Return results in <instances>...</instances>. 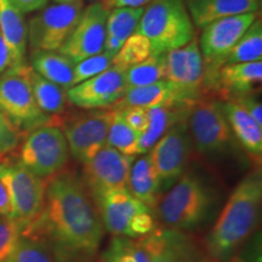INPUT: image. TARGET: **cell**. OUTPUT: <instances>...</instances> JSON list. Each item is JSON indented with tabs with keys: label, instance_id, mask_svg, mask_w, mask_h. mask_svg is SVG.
Listing matches in <instances>:
<instances>
[{
	"label": "cell",
	"instance_id": "obj_35",
	"mask_svg": "<svg viewBox=\"0 0 262 262\" xmlns=\"http://www.w3.org/2000/svg\"><path fill=\"white\" fill-rule=\"evenodd\" d=\"M113 57L112 55L102 51L100 54L77 62L74 66L73 86L108 70L112 66Z\"/></svg>",
	"mask_w": 262,
	"mask_h": 262
},
{
	"label": "cell",
	"instance_id": "obj_46",
	"mask_svg": "<svg viewBox=\"0 0 262 262\" xmlns=\"http://www.w3.org/2000/svg\"><path fill=\"white\" fill-rule=\"evenodd\" d=\"M201 262H219V261H216V260H212V258H211L210 261H209V260H204V258H203V260H202Z\"/></svg>",
	"mask_w": 262,
	"mask_h": 262
},
{
	"label": "cell",
	"instance_id": "obj_15",
	"mask_svg": "<svg viewBox=\"0 0 262 262\" xmlns=\"http://www.w3.org/2000/svg\"><path fill=\"white\" fill-rule=\"evenodd\" d=\"M108 15L110 9L102 3H94L84 9L77 27L57 51L74 63L102 52Z\"/></svg>",
	"mask_w": 262,
	"mask_h": 262
},
{
	"label": "cell",
	"instance_id": "obj_39",
	"mask_svg": "<svg viewBox=\"0 0 262 262\" xmlns=\"http://www.w3.org/2000/svg\"><path fill=\"white\" fill-rule=\"evenodd\" d=\"M239 106L247 112L257 124H260L262 126V104L260 101L257 100V97L253 94L243 95V96H239L234 98Z\"/></svg>",
	"mask_w": 262,
	"mask_h": 262
},
{
	"label": "cell",
	"instance_id": "obj_5",
	"mask_svg": "<svg viewBox=\"0 0 262 262\" xmlns=\"http://www.w3.org/2000/svg\"><path fill=\"white\" fill-rule=\"evenodd\" d=\"M103 228L114 235L142 238L156 229L148 206L124 188H113L93 196Z\"/></svg>",
	"mask_w": 262,
	"mask_h": 262
},
{
	"label": "cell",
	"instance_id": "obj_8",
	"mask_svg": "<svg viewBox=\"0 0 262 262\" xmlns=\"http://www.w3.org/2000/svg\"><path fill=\"white\" fill-rule=\"evenodd\" d=\"M63 131L55 125H41L32 130L19 150V163L40 179L60 172L70 159Z\"/></svg>",
	"mask_w": 262,
	"mask_h": 262
},
{
	"label": "cell",
	"instance_id": "obj_2",
	"mask_svg": "<svg viewBox=\"0 0 262 262\" xmlns=\"http://www.w3.org/2000/svg\"><path fill=\"white\" fill-rule=\"evenodd\" d=\"M262 201V180L254 171L242 180L229 195L206 239V253L219 262L231 258L256 228Z\"/></svg>",
	"mask_w": 262,
	"mask_h": 262
},
{
	"label": "cell",
	"instance_id": "obj_45",
	"mask_svg": "<svg viewBox=\"0 0 262 262\" xmlns=\"http://www.w3.org/2000/svg\"><path fill=\"white\" fill-rule=\"evenodd\" d=\"M56 4H71V3L75 2H83V0H54Z\"/></svg>",
	"mask_w": 262,
	"mask_h": 262
},
{
	"label": "cell",
	"instance_id": "obj_20",
	"mask_svg": "<svg viewBox=\"0 0 262 262\" xmlns=\"http://www.w3.org/2000/svg\"><path fill=\"white\" fill-rule=\"evenodd\" d=\"M262 80V61L226 64L217 71L214 88L221 90L229 100L251 94Z\"/></svg>",
	"mask_w": 262,
	"mask_h": 262
},
{
	"label": "cell",
	"instance_id": "obj_4",
	"mask_svg": "<svg viewBox=\"0 0 262 262\" xmlns=\"http://www.w3.org/2000/svg\"><path fill=\"white\" fill-rule=\"evenodd\" d=\"M135 32L148 39L152 54L182 48L194 39V27L183 0H152Z\"/></svg>",
	"mask_w": 262,
	"mask_h": 262
},
{
	"label": "cell",
	"instance_id": "obj_1",
	"mask_svg": "<svg viewBox=\"0 0 262 262\" xmlns=\"http://www.w3.org/2000/svg\"><path fill=\"white\" fill-rule=\"evenodd\" d=\"M89 194L73 173L57 172L47 182L40 214L24 235L48 239L66 258L91 257L100 249L103 225Z\"/></svg>",
	"mask_w": 262,
	"mask_h": 262
},
{
	"label": "cell",
	"instance_id": "obj_25",
	"mask_svg": "<svg viewBox=\"0 0 262 262\" xmlns=\"http://www.w3.org/2000/svg\"><path fill=\"white\" fill-rule=\"evenodd\" d=\"M191 106H159L146 108L148 114V126L141 134L137 142V155L149 152L166 131H169L179 120L187 116Z\"/></svg>",
	"mask_w": 262,
	"mask_h": 262
},
{
	"label": "cell",
	"instance_id": "obj_17",
	"mask_svg": "<svg viewBox=\"0 0 262 262\" xmlns=\"http://www.w3.org/2000/svg\"><path fill=\"white\" fill-rule=\"evenodd\" d=\"M165 80H170L201 97L204 89V62L198 40L165 52Z\"/></svg>",
	"mask_w": 262,
	"mask_h": 262
},
{
	"label": "cell",
	"instance_id": "obj_7",
	"mask_svg": "<svg viewBox=\"0 0 262 262\" xmlns=\"http://www.w3.org/2000/svg\"><path fill=\"white\" fill-rule=\"evenodd\" d=\"M187 125L192 143L203 156L224 155L234 145L235 139L219 101L199 98L192 103Z\"/></svg>",
	"mask_w": 262,
	"mask_h": 262
},
{
	"label": "cell",
	"instance_id": "obj_31",
	"mask_svg": "<svg viewBox=\"0 0 262 262\" xmlns=\"http://www.w3.org/2000/svg\"><path fill=\"white\" fill-rule=\"evenodd\" d=\"M143 11H145L143 6H140V8H130V6L113 8L107 18V35L125 41L130 35L135 33Z\"/></svg>",
	"mask_w": 262,
	"mask_h": 262
},
{
	"label": "cell",
	"instance_id": "obj_24",
	"mask_svg": "<svg viewBox=\"0 0 262 262\" xmlns=\"http://www.w3.org/2000/svg\"><path fill=\"white\" fill-rule=\"evenodd\" d=\"M0 31L14 57L15 68L25 63L27 26L24 14L10 0H0Z\"/></svg>",
	"mask_w": 262,
	"mask_h": 262
},
{
	"label": "cell",
	"instance_id": "obj_29",
	"mask_svg": "<svg viewBox=\"0 0 262 262\" xmlns=\"http://www.w3.org/2000/svg\"><path fill=\"white\" fill-rule=\"evenodd\" d=\"M102 262H152L143 238L116 235L102 253Z\"/></svg>",
	"mask_w": 262,
	"mask_h": 262
},
{
	"label": "cell",
	"instance_id": "obj_22",
	"mask_svg": "<svg viewBox=\"0 0 262 262\" xmlns=\"http://www.w3.org/2000/svg\"><path fill=\"white\" fill-rule=\"evenodd\" d=\"M221 107L234 139L248 153L260 157L262 152V126L233 100L224 101L221 102Z\"/></svg>",
	"mask_w": 262,
	"mask_h": 262
},
{
	"label": "cell",
	"instance_id": "obj_40",
	"mask_svg": "<svg viewBox=\"0 0 262 262\" xmlns=\"http://www.w3.org/2000/svg\"><path fill=\"white\" fill-rule=\"evenodd\" d=\"M15 68V61L11 51L6 44L3 35L0 34V74Z\"/></svg>",
	"mask_w": 262,
	"mask_h": 262
},
{
	"label": "cell",
	"instance_id": "obj_38",
	"mask_svg": "<svg viewBox=\"0 0 262 262\" xmlns=\"http://www.w3.org/2000/svg\"><path fill=\"white\" fill-rule=\"evenodd\" d=\"M123 114L124 120L127 125L133 129L135 133L143 134L148 126V114L147 110L142 107H125L119 110Z\"/></svg>",
	"mask_w": 262,
	"mask_h": 262
},
{
	"label": "cell",
	"instance_id": "obj_9",
	"mask_svg": "<svg viewBox=\"0 0 262 262\" xmlns=\"http://www.w3.org/2000/svg\"><path fill=\"white\" fill-rule=\"evenodd\" d=\"M257 18V12L229 16L202 28L198 45L204 62V89L214 88L219 63Z\"/></svg>",
	"mask_w": 262,
	"mask_h": 262
},
{
	"label": "cell",
	"instance_id": "obj_34",
	"mask_svg": "<svg viewBox=\"0 0 262 262\" xmlns=\"http://www.w3.org/2000/svg\"><path fill=\"white\" fill-rule=\"evenodd\" d=\"M8 262H55L45 242L22 235Z\"/></svg>",
	"mask_w": 262,
	"mask_h": 262
},
{
	"label": "cell",
	"instance_id": "obj_12",
	"mask_svg": "<svg viewBox=\"0 0 262 262\" xmlns=\"http://www.w3.org/2000/svg\"><path fill=\"white\" fill-rule=\"evenodd\" d=\"M191 145L192 140L186 116L166 131L149 150L148 156L158 172L164 188L172 186L186 171Z\"/></svg>",
	"mask_w": 262,
	"mask_h": 262
},
{
	"label": "cell",
	"instance_id": "obj_16",
	"mask_svg": "<svg viewBox=\"0 0 262 262\" xmlns=\"http://www.w3.org/2000/svg\"><path fill=\"white\" fill-rule=\"evenodd\" d=\"M134 159L135 157L104 146L89 162L84 163V181L91 196L107 189L126 187Z\"/></svg>",
	"mask_w": 262,
	"mask_h": 262
},
{
	"label": "cell",
	"instance_id": "obj_30",
	"mask_svg": "<svg viewBox=\"0 0 262 262\" xmlns=\"http://www.w3.org/2000/svg\"><path fill=\"white\" fill-rule=\"evenodd\" d=\"M166 77L165 52L152 54L145 61L126 70L127 90L164 80Z\"/></svg>",
	"mask_w": 262,
	"mask_h": 262
},
{
	"label": "cell",
	"instance_id": "obj_44",
	"mask_svg": "<svg viewBox=\"0 0 262 262\" xmlns=\"http://www.w3.org/2000/svg\"><path fill=\"white\" fill-rule=\"evenodd\" d=\"M0 216L11 217V206H10L9 195L2 182H0Z\"/></svg>",
	"mask_w": 262,
	"mask_h": 262
},
{
	"label": "cell",
	"instance_id": "obj_10",
	"mask_svg": "<svg viewBox=\"0 0 262 262\" xmlns=\"http://www.w3.org/2000/svg\"><path fill=\"white\" fill-rule=\"evenodd\" d=\"M0 112L19 133H31L50 122L35 102L31 85L19 67L5 72L0 78Z\"/></svg>",
	"mask_w": 262,
	"mask_h": 262
},
{
	"label": "cell",
	"instance_id": "obj_27",
	"mask_svg": "<svg viewBox=\"0 0 262 262\" xmlns=\"http://www.w3.org/2000/svg\"><path fill=\"white\" fill-rule=\"evenodd\" d=\"M18 67L27 78L35 102L42 112L47 114L63 113L67 104V90L42 78L31 66L22 63Z\"/></svg>",
	"mask_w": 262,
	"mask_h": 262
},
{
	"label": "cell",
	"instance_id": "obj_43",
	"mask_svg": "<svg viewBox=\"0 0 262 262\" xmlns=\"http://www.w3.org/2000/svg\"><path fill=\"white\" fill-rule=\"evenodd\" d=\"M152 0H108L107 8H123V6H130V8H140Z\"/></svg>",
	"mask_w": 262,
	"mask_h": 262
},
{
	"label": "cell",
	"instance_id": "obj_3",
	"mask_svg": "<svg viewBox=\"0 0 262 262\" xmlns=\"http://www.w3.org/2000/svg\"><path fill=\"white\" fill-rule=\"evenodd\" d=\"M216 203V193L196 173L185 171L159 199L157 214L166 227L183 231L201 226Z\"/></svg>",
	"mask_w": 262,
	"mask_h": 262
},
{
	"label": "cell",
	"instance_id": "obj_21",
	"mask_svg": "<svg viewBox=\"0 0 262 262\" xmlns=\"http://www.w3.org/2000/svg\"><path fill=\"white\" fill-rule=\"evenodd\" d=\"M187 10L195 27L229 16L257 12L260 0H187Z\"/></svg>",
	"mask_w": 262,
	"mask_h": 262
},
{
	"label": "cell",
	"instance_id": "obj_41",
	"mask_svg": "<svg viewBox=\"0 0 262 262\" xmlns=\"http://www.w3.org/2000/svg\"><path fill=\"white\" fill-rule=\"evenodd\" d=\"M22 14L37 11L48 4V0H10Z\"/></svg>",
	"mask_w": 262,
	"mask_h": 262
},
{
	"label": "cell",
	"instance_id": "obj_14",
	"mask_svg": "<svg viewBox=\"0 0 262 262\" xmlns=\"http://www.w3.org/2000/svg\"><path fill=\"white\" fill-rule=\"evenodd\" d=\"M127 91L126 70L111 66L102 73L67 90V101L83 110L116 106Z\"/></svg>",
	"mask_w": 262,
	"mask_h": 262
},
{
	"label": "cell",
	"instance_id": "obj_13",
	"mask_svg": "<svg viewBox=\"0 0 262 262\" xmlns=\"http://www.w3.org/2000/svg\"><path fill=\"white\" fill-rule=\"evenodd\" d=\"M113 113V110H97L75 117L64 124L63 135L70 155L75 160L81 164L89 162L106 146Z\"/></svg>",
	"mask_w": 262,
	"mask_h": 262
},
{
	"label": "cell",
	"instance_id": "obj_26",
	"mask_svg": "<svg viewBox=\"0 0 262 262\" xmlns=\"http://www.w3.org/2000/svg\"><path fill=\"white\" fill-rule=\"evenodd\" d=\"M32 68L42 78L68 90L73 86L75 63L58 51H33Z\"/></svg>",
	"mask_w": 262,
	"mask_h": 262
},
{
	"label": "cell",
	"instance_id": "obj_28",
	"mask_svg": "<svg viewBox=\"0 0 262 262\" xmlns=\"http://www.w3.org/2000/svg\"><path fill=\"white\" fill-rule=\"evenodd\" d=\"M262 60V22L256 18L244 34L238 39L234 47L229 50L219 63V70L226 64L245 63Z\"/></svg>",
	"mask_w": 262,
	"mask_h": 262
},
{
	"label": "cell",
	"instance_id": "obj_32",
	"mask_svg": "<svg viewBox=\"0 0 262 262\" xmlns=\"http://www.w3.org/2000/svg\"><path fill=\"white\" fill-rule=\"evenodd\" d=\"M113 111V119L108 130L106 146L112 147L125 156H137V142L140 135L127 125L119 110Z\"/></svg>",
	"mask_w": 262,
	"mask_h": 262
},
{
	"label": "cell",
	"instance_id": "obj_42",
	"mask_svg": "<svg viewBox=\"0 0 262 262\" xmlns=\"http://www.w3.org/2000/svg\"><path fill=\"white\" fill-rule=\"evenodd\" d=\"M123 44H124L123 40H119V39L111 37V35H106V39H104V44H103V52H107V54L112 55V56H116L118 51L122 49Z\"/></svg>",
	"mask_w": 262,
	"mask_h": 262
},
{
	"label": "cell",
	"instance_id": "obj_18",
	"mask_svg": "<svg viewBox=\"0 0 262 262\" xmlns=\"http://www.w3.org/2000/svg\"><path fill=\"white\" fill-rule=\"evenodd\" d=\"M199 98L201 97L198 95L185 89L181 85L164 79L145 86L129 89L122 100L114 106V110H122L125 107L191 106Z\"/></svg>",
	"mask_w": 262,
	"mask_h": 262
},
{
	"label": "cell",
	"instance_id": "obj_6",
	"mask_svg": "<svg viewBox=\"0 0 262 262\" xmlns=\"http://www.w3.org/2000/svg\"><path fill=\"white\" fill-rule=\"evenodd\" d=\"M0 182L8 192L11 219L17 221L25 231L40 214L47 181L29 171L19 160H3L0 162Z\"/></svg>",
	"mask_w": 262,
	"mask_h": 262
},
{
	"label": "cell",
	"instance_id": "obj_37",
	"mask_svg": "<svg viewBox=\"0 0 262 262\" xmlns=\"http://www.w3.org/2000/svg\"><path fill=\"white\" fill-rule=\"evenodd\" d=\"M21 133L0 112V155H6L18 146Z\"/></svg>",
	"mask_w": 262,
	"mask_h": 262
},
{
	"label": "cell",
	"instance_id": "obj_23",
	"mask_svg": "<svg viewBox=\"0 0 262 262\" xmlns=\"http://www.w3.org/2000/svg\"><path fill=\"white\" fill-rule=\"evenodd\" d=\"M160 187L162 182L149 156L141 157L133 163L126 188L136 199L149 209H155L160 199Z\"/></svg>",
	"mask_w": 262,
	"mask_h": 262
},
{
	"label": "cell",
	"instance_id": "obj_33",
	"mask_svg": "<svg viewBox=\"0 0 262 262\" xmlns=\"http://www.w3.org/2000/svg\"><path fill=\"white\" fill-rule=\"evenodd\" d=\"M150 55H152V48H150L149 40L142 34L135 32L124 41L122 49L113 57L112 66L127 70L145 61Z\"/></svg>",
	"mask_w": 262,
	"mask_h": 262
},
{
	"label": "cell",
	"instance_id": "obj_36",
	"mask_svg": "<svg viewBox=\"0 0 262 262\" xmlns=\"http://www.w3.org/2000/svg\"><path fill=\"white\" fill-rule=\"evenodd\" d=\"M24 233V227L17 221L0 216V262H8Z\"/></svg>",
	"mask_w": 262,
	"mask_h": 262
},
{
	"label": "cell",
	"instance_id": "obj_19",
	"mask_svg": "<svg viewBox=\"0 0 262 262\" xmlns=\"http://www.w3.org/2000/svg\"><path fill=\"white\" fill-rule=\"evenodd\" d=\"M152 262H201L194 245L181 231L172 228L155 229L142 237Z\"/></svg>",
	"mask_w": 262,
	"mask_h": 262
},
{
	"label": "cell",
	"instance_id": "obj_11",
	"mask_svg": "<svg viewBox=\"0 0 262 262\" xmlns=\"http://www.w3.org/2000/svg\"><path fill=\"white\" fill-rule=\"evenodd\" d=\"M84 11L83 2L55 4L29 21L27 39L33 51H57L77 27Z\"/></svg>",
	"mask_w": 262,
	"mask_h": 262
}]
</instances>
